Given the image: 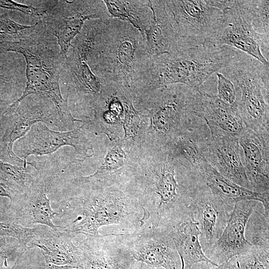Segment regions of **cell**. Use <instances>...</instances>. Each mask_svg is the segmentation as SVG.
Returning a JSON list of instances; mask_svg holds the SVG:
<instances>
[{
	"mask_svg": "<svg viewBox=\"0 0 269 269\" xmlns=\"http://www.w3.org/2000/svg\"><path fill=\"white\" fill-rule=\"evenodd\" d=\"M0 7L10 10H17L30 16L38 17L39 19L44 13L43 9L41 8L23 4L10 0H0Z\"/></svg>",
	"mask_w": 269,
	"mask_h": 269,
	"instance_id": "cell-37",
	"label": "cell"
},
{
	"mask_svg": "<svg viewBox=\"0 0 269 269\" xmlns=\"http://www.w3.org/2000/svg\"><path fill=\"white\" fill-rule=\"evenodd\" d=\"M103 1L111 18L130 23L139 31L144 38V32L149 27L153 19L149 0Z\"/></svg>",
	"mask_w": 269,
	"mask_h": 269,
	"instance_id": "cell-26",
	"label": "cell"
},
{
	"mask_svg": "<svg viewBox=\"0 0 269 269\" xmlns=\"http://www.w3.org/2000/svg\"><path fill=\"white\" fill-rule=\"evenodd\" d=\"M126 155L120 145H117L108 152L104 162L91 176H97L106 172L118 170L124 164Z\"/></svg>",
	"mask_w": 269,
	"mask_h": 269,
	"instance_id": "cell-33",
	"label": "cell"
},
{
	"mask_svg": "<svg viewBox=\"0 0 269 269\" xmlns=\"http://www.w3.org/2000/svg\"><path fill=\"white\" fill-rule=\"evenodd\" d=\"M43 269H84L83 268L74 266H56L52 264H47L44 266Z\"/></svg>",
	"mask_w": 269,
	"mask_h": 269,
	"instance_id": "cell-40",
	"label": "cell"
},
{
	"mask_svg": "<svg viewBox=\"0 0 269 269\" xmlns=\"http://www.w3.org/2000/svg\"><path fill=\"white\" fill-rule=\"evenodd\" d=\"M140 122L139 113L134 107L131 95L125 102L124 128L125 139H132L134 137L137 132Z\"/></svg>",
	"mask_w": 269,
	"mask_h": 269,
	"instance_id": "cell-34",
	"label": "cell"
},
{
	"mask_svg": "<svg viewBox=\"0 0 269 269\" xmlns=\"http://www.w3.org/2000/svg\"><path fill=\"white\" fill-rule=\"evenodd\" d=\"M234 205L214 194L205 185L194 197L190 211L198 226L199 240L204 253L221 236Z\"/></svg>",
	"mask_w": 269,
	"mask_h": 269,
	"instance_id": "cell-14",
	"label": "cell"
},
{
	"mask_svg": "<svg viewBox=\"0 0 269 269\" xmlns=\"http://www.w3.org/2000/svg\"><path fill=\"white\" fill-rule=\"evenodd\" d=\"M34 228L28 249L39 248L47 264L82 267L83 252L78 245L77 235L42 225Z\"/></svg>",
	"mask_w": 269,
	"mask_h": 269,
	"instance_id": "cell-18",
	"label": "cell"
},
{
	"mask_svg": "<svg viewBox=\"0 0 269 269\" xmlns=\"http://www.w3.org/2000/svg\"><path fill=\"white\" fill-rule=\"evenodd\" d=\"M84 269H134L135 261L120 234L85 236L77 241Z\"/></svg>",
	"mask_w": 269,
	"mask_h": 269,
	"instance_id": "cell-15",
	"label": "cell"
},
{
	"mask_svg": "<svg viewBox=\"0 0 269 269\" xmlns=\"http://www.w3.org/2000/svg\"><path fill=\"white\" fill-rule=\"evenodd\" d=\"M26 250L19 243L13 247H8L4 239H0V269H14L8 266L9 257L20 258Z\"/></svg>",
	"mask_w": 269,
	"mask_h": 269,
	"instance_id": "cell-36",
	"label": "cell"
},
{
	"mask_svg": "<svg viewBox=\"0 0 269 269\" xmlns=\"http://www.w3.org/2000/svg\"><path fill=\"white\" fill-rule=\"evenodd\" d=\"M259 201L244 200L235 204L221 236L205 254L214 264L221 265L249 251L253 245L245 237L247 222Z\"/></svg>",
	"mask_w": 269,
	"mask_h": 269,
	"instance_id": "cell-16",
	"label": "cell"
},
{
	"mask_svg": "<svg viewBox=\"0 0 269 269\" xmlns=\"http://www.w3.org/2000/svg\"><path fill=\"white\" fill-rule=\"evenodd\" d=\"M37 3V7L44 10L39 20L56 38L64 58L87 20L111 18L103 0H40Z\"/></svg>",
	"mask_w": 269,
	"mask_h": 269,
	"instance_id": "cell-7",
	"label": "cell"
},
{
	"mask_svg": "<svg viewBox=\"0 0 269 269\" xmlns=\"http://www.w3.org/2000/svg\"><path fill=\"white\" fill-rule=\"evenodd\" d=\"M120 235L136 262L150 268L182 269L172 240L161 228L143 225L135 231Z\"/></svg>",
	"mask_w": 269,
	"mask_h": 269,
	"instance_id": "cell-10",
	"label": "cell"
},
{
	"mask_svg": "<svg viewBox=\"0 0 269 269\" xmlns=\"http://www.w3.org/2000/svg\"><path fill=\"white\" fill-rule=\"evenodd\" d=\"M153 19L144 32L145 50L151 59L172 50L181 37L165 0H150Z\"/></svg>",
	"mask_w": 269,
	"mask_h": 269,
	"instance_id": "cell-23",
	"label": "cell"
},
{
	"mask_svg": "<svg viewBox=\"0 0 269 269\" xmlns=\"http://www.w3.org/2000/svg\"><path fill=\"white\" fill-rule=\"evenodd\" d=\"M186 269H234V266L231 260H230L220 265L207 262H200Z\"/></svg>",
	"mask_w": 269,
	"mask_h": 269,
	"instance_id": "cell-38",
	"label": "cell"
},
{
	"mask_svg": "<svg viewBox=\"0 0 269 269\" xmlns=\"http://www.w3.org/2000/svg\"><path fill=\"white\" fill-rule=\"evenodd\" d=\"M165 1L181 38L203 42L225 17V12L214 5L213 0Z\"/></svg>",
	"mask_w": 269,
	"mask_h": 269,
	"instance_id": "cell-12",
	"label": "cell"
},
{
	"mask_svg": "<svg viewBox=\"0 0 269 269\" xmlns=\"http://www.w3.org/2000/svg\"><path fill=\"white\" fill-rule=\"evenodd\" d=\"M165 159L152 172L148 192L139 198L142 225L163 228L191 214L193 199L205 185L186 161Z\"/></svg>",
	"mask_w": 269,
	"mask_h": 269,
	"instance_id": "cell-4",
	"label": "cell"
},
{
	"mask_svg": "<svg viewBox=\"0 0 269 269\" xmlns=\"http://www.w3.org/2000/svg\"><path fill=\"white\" fill-rule=\"evenodd\" d=\"M236 5L257 33L269 36V1L236 0Z\"/></svg>",
	"mask_w": 269,
	"mask_h": 269,
	"instance_id": "cell-27",
	"label": "cell"
},
{
	"mask_svg": "<svg viewBox=\"0 0 269 269\" xmlns=\"http://www.w3.org/2000/svg\"><path fill=\"white\" fill-rule=\"evenodd\" d=\"M245 237L253 246L269 248V219L266 217L260 202H258L248 219Z\"/></svg>",
	"mask_w": 269,
	"mask_h": 269,
	"instance_id": "cell-28",
	"label": "cell"
},
{
	"mask_svg": "<svg viewBox=\"0 0 269 269\" xmlns=\"http://www.w3.org/2000/svg\"><path fill=\"white\" fill-rule=\"evenodd\" d=\"M234 5L225 12L219 27L203 42L215 46H229L250 56L266 66H269V36L255 31L244 16Z\"/></svg>",
	"mask_w": 269,
	"mask_h": 269,
	"instance_id": "cell-11",
	"label": "cell"
},
{
	"mask_svg": "<svg viewBox=\"0 0 269 269\" xmlns=\"http://www.w3.org/2000/svg\"><path fill=\"white\" fill-rule=\"evenodd\" d=\"M8 52L23 56L26 63V84L21 96L7 109L14 108L28 95L42 94L55 105L64 129L73 130L75 122L81 121L73 117L67 98L64 99L62 95L60 74L65 58L60 53L56 38L38 20L35 30L26 38L0 43V53Z\"/></svg>",
	"mask_w": 269,
	"mask_h": 269,
	"instance_id": "cell-2",
	"label": "cell"
},
{
	"mask_svg": "<svg viewBox=\"0 0 269 269\" xmlns=\"http://www.w3.org/2000/svg\"><path fill=\"white\" fill-rule=\"evenodd\" d=\"M33 235L34 227H24L13 222H0V236L15 238L19 244L26 250Z\"/></svg>",
	"mask_w": 269,
	"mask_h": 269,
	"instance_id": "cell-32",
	"label": "cell"
},
{
	"mask_svg": "<svg viewBox=\"0 0 269 269\" xmlns=\"http://www.w3.org/2000/svg\"><path fill=\"white\" fill-rule=\"evenodd\" d=\"M182 84H173L153 92L148 106L154 131L161 136L176 137L192 125L196 116L192 113L196 91Z\"/></svg>",
	"mask_w": 269,
	"mask_h": 269,
	"instance_id": "cell-9",
	"label": "cell"
},
{
	"mask_svg": "<svg viewBox=\"0 0 269 269\" xmlns=\"http://www.w3.org/2000/svg\"><path fill=\"white\" fill-rule=\"evenodd\" d=\"M36 23L23 25L11 19L8 13L0 15V43L16 42L28 37L35 30Z\"/></svg>",
	"mask_w": 269,
	"mask_h": 269,
	"instance_id": "cell-31",
	"label": "cell"
},
{
	"mask_svg": "<svg viewBox=\"0 0 269 269\" xmlns=\"http://www.w3.org/2000/svg\"><path fill=\"white\" fill-rule=\"evenodd\" d=\"M238 141L252 190L269 193V136L246 128Z\"/></svg>",
	"mask_w": 269,
	"mask_h": 269,
	"instance_id": "cell-21",
	"label": "cell"
},
{
	"mask_svg": "<svg viewBox=\"0 0 269 269\" xmlns=\"http://www.w3.org/2000/svg\"><path fill=\"white\" fill-rule=\"evenodd\" d=\"M231 260L234 269H269V248L253 246L247 253Z\"/></svg>",
	"mask_w": 269,
	"mask_h": 269,
	"instance_id": "cell-30",
	"label": "cell"
},
{
	"mask_svg": "<svg viewBox=\"0 0 269 269\" xmlns=\"http://www.w3.org/2000/svg\"><path fill=\"white\" fill-rule=\"evenodd\" d=\"M59 210L57 216L66 223L63 229L76 235L97 236L101 227L113 225L130 233L142 225L138 196L115 188L93 189L68 198Z\"/></svg>",
	"mask_w": 269,
	"mask_h": 269,
	"instance_id": "cell-3",
	"label": "cell"
},
{
	"mask_svg": "<svg viewBox=\"0 0 269 269\" xmlns=\"http://www.w3.org/2000/svg\"><path fill=\"white\" fill-rule=\"evenodd\" d=\"M49 184L43 177L39 175L29 187L19 194L9 207L13 213V223L27 228L39 224L52 229L62 228L57 225L53 219L57 213L52 209L47 196Z\"/></svg>",
	"mask_w": 269,
	"mask_h": 269,
	"instance_id": "cell-17",
	"label": "cell"
},
{
	"mask_svg": "<svg viewBox=\"0 0 269 269\" xmlns=\"http://www.w3.org/2000/svg\"><path fill=\"white\" fill-rule=\"evenodd\" d=\"M190 40L181 38L170 52L150 59L132 84L131 90L150 94L173 84L201 89L211 75L227 66L235 51L229 46L203 42L190 46Z\"/></svg>",
	"mask_w": 269,
	"mask_h": 269,
	"instance_id": "cell-1",
	"label": "cell"
},
{
	"mask_svg": "<svg viewBox=\"0 0 269 269\" xmlns=\"http://www.w3.org/2000/svg\"><path fill=\"white\" fill-rule=\"evenodd\" d=\"M191 166L214 194L234 204L244 200L260 202L266 217L269 219V193H258L233 182L218 172L204 156L195 160Z\"/></svg>",
	"mask_w": 269,
	"mask_h": 269,
	"instance_id": "cell-24",
	"label": "cell"
},
{
	"mask_svg": "<svg viewBox=\"0 0 269 269\" xmlns=\"http://www.w3.org/2000/svg\"><path fill=\"white\" fill-rule=\"evenodd\" d=\"M14 144V153L26 163L30 155L51 154L65 145L73 146L80 154L86 155L92 148L83 126L71 131L57 132L40 122L33 125L26 134Z\"/></svg>",
	"mask_w": 269,
	"mask_h": 269,
	"instance_id": "cell-13",
	"label": "cell"
},
{
	"mask_svg": "<svg viewBox=\"0 0 269 269\" xmlns=\"http://www.w3.org/2000/svg\"><path fill=\"white\" fill-rule=\"evenodd\" d=\"M20 194H17L0 181V196L7 197L10 202L14 200Z\"/></svg>",
	"mask_w": 269,
	"mask_h": 269,
	"instance_id": "cell-39",
	"label": "cell"
},
{
	"mask_svg": "<svg viewBox=\"0 0 269 269\" xmlns=\"http://www.w3.org/2000/svg\"><path fill=\"white\" fill-rule=\"evenodd\" d=\"M192 113L205 122L211 135L238 137L246 128L238 113L237 101L233 105H228L217 95H210L201 89L196 91Z\"/></svg>",
	"mask_w": 269,
	"mask_h": 269,
	"instance_id": "cell-20",
	"label": "cell"
},
{
	"mask_svg": "<svg viewBox=\"0 0 269 269\" xmlns=\"http://www.w3.org/2000/svg\"><path fill=\"white\" fill-rule=\"evenodd\" d=\"M3 114L9 120L2 137V152L11 164L17 166L26 167V163L14 153L13 145L33 125L40 122L60 130L64 129L54 103L47 96L40 93L27 96L14 108L5 110Z\"/></svg>",
	"mask_w": 269,
	"mask_h": 269,
	"instance_id": "cell-8",
	"label": "cell"
},
{
	"mask_svg": "<svg viewBox=\"0 0 269 269\" xmlns=\"http://www.w3.org/2000/svg\"><path fill=\"white\" fill-rule=\"evenodd\" d=\"M151 269H162L151 268Z\"/></svg>",
	"mask_w": 269,
	"mask_h": 269,
	"instance_id": "cell-41",
	"label": "cell"
},
{
	"mask_svg": "<svg viewBox=\"0 0 269 269\" xmlns=\"http://www.w3.org/2000/svg\"><path fill=\"white\" fill-rule=\"evenodd\" d=\"M215 74L217 77V97L227 104H234L237 102L234 84L222 73L218 72Z\"/></svg>",
	"mask_w": 269,
	"mask_h": 269,
	"instance_id": "cell-35",
	"label": "cell"
},
{
	"mask_svg": "<svg viewBox=\"0 0 269 269\" xmlns=\"http://www.w3.org/2000/svg\"><path fill=\"white\" fill-rule=\"evenodd\" d=\"M202 154L208 163L225 177L252 190L246 175L238 137L211 135Z\"/></svg>",
	"mask_w": 269,
	"mask_h": 269,
	"instance_id": "cell-19",
	"label": "cell"
},
{
	"mask_svg": "<svg viewBox=\"0 0 269 269\" xmlns=\"http://www.w3.org/2000/svg\"><path fill=\"white\" fill-rule=\"evenodd\" d=\"M161 229L172 240L180 257L182 269L200 262L215 264L203 252L199 240V229L191 213Z\"/></svg>",
	"mask_w": 269,
	"mask_h": 269,
	"instance_id": "cell-25",
	"label": "cell"
},
{
	"mask_svg": "<svg viewBox=\"0 0 269 269\" xmlns=\"http://www.w3.org/2000/svg\"><path fill=\"white\" fill-rule=\"evenodd\" d=\"M150 59L139 31L128 22L111 18L88 63L103 83L131 89Z\"/></svg>",
	"mask_w": 269,
	"mask_h": 269,
	"instance_id": "cell-5",
	"label": "cell"
},
{
	"mask_svg": "<svg viewBox=\"0 0 269 269\" xmlns=\"http://www.w3.org/2000/svg\"><path fill=\"white\" fill-rule=\"evenodd\" d=\"M34 179L26 167L0 160V181L17 194L26 191Z\"/></svg>",
	"mask_w": 269,
	"mask_h": 269,
	"instance_id": "cell-29",
	"label": "cell"
},
{
	"mask_svg": "<svg viewBox=\"0 0 269 269\" xmlns=\"http://www.w3.org/2000/svg\"><path fill=\"white\" fill-rule=\"evenodd\" d=\"M60 81L67 89L68 97L77 94L95 106L104 84L92 71L87 60L70 47L61 69Z\"/></svg>",
	"mask_w": 269,
	"mask_h": 269,
	"instance_id": "cell-22",
	"label": "cell"
},
{
	"mask_svg": "<svg viewBox=\"0 0 269 269\" xmlns=\"http://www.w3.org/2000/svg\"><path fill=\"white\" fill-rule=\"evenodd\" d=\"M269 66L235 50L225 69L229 79L241 90L238 113L245 127L269 136Z\"/></svg>",
	"mask_w": 269,
	"mask_h": 269,
	"instance_id": "cell-6",
	"label": "cell"
}]
</instances>
